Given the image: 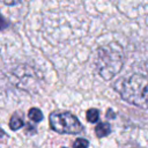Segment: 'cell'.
<instances>
[{"instance_id":"8","label":"cell","mask_w":148,"mask_h":148,"mask_svg":"<svg viewBox=\"0 0 148 148\" xmlns=\"http://www.w3.org/2000/svg\"><path fill=\"white\" fill-rule=\"evenodd\" d=\"M88 147H89V141L83 138H77L73 143V148H88Z\"/></svg>"},{"instance_id":"12","label":"cell","mask_w":148,"mask_h":148,"mask_svg":"<svg viewBox=\"0 0 148 148\" xmlns=\"http://www.w3.org/2000/svg\"><path fill=\"white\" fill-rule=\"evenodd\" d=\"M62 148H67V147H62Z\"/></svg>"},{"instance_id":"10","label":"cell","mask_w":148,"mask_h":148,"mask_svg":"<svg viewBox=\"0 0 148 148\" xmlns=\"http://www.w3.org/2000/svg\"><path fill=\"white\" fill-rule=\"evenodd\" d=\"M22 0H0V2L5 3V5H8V6H13V5H16L18 2H21Z\"/></svg>"},{"instance_id":"7","label":"cell","mask_w":148,"mask_h":148,"mask_svg":"<svg viewBox=\"0 0 148 148\" xmlns=\"http://www.w3.org/2000/svg\"><path fill=\"white\" fill-rule=\"evenodd\" d=\"M86 117H87V120L89 121V123H96L97 120H98V118H99V111L97 110V109H89L88 111H87V114H86Z\"/></svg>"},{"instance_id":"9","label":"cell","mask_w":148,"mask_h":148,"mask_svg":"<svg viewBox=\"0 0 148 148\" xmlns=\"http://www.w3.org/2000/svg\"><path fill=\"white\" fill-rule=\"evenodd\" d=\"M8 27V22L5 20V17L0 14V30H3V29H6Z\"/></svg>"},{"instance_id":"6","label":"cell","mask_w":148,"mask_h":148,"mask_svg":"<svg viewBox=\"0 0 148 148\" xmlns=\"http://www.w3.org/2000/svg\"><path fill=\"white\" fill-rule=\"evenodd\" d=\"M28 117H29L32 121H35V123H39V121H42L43 118H44L42 111H40L39 109H37V108H31V109L29 110V112H28Z\"/></svg>"},{"instance_id":"11","label":"cell","mask_w":148,"mask_h":148,"mask_svg":"<svg viewBox=\"0 0 148 148\" xmlns=\"http://www.w3.org/2000/svg\"><path fill=\"white\" fill-rule=\"evenodd\" d=\"M106 117H108V118H114V113H113V111L109 109L108 112H106Z\"/></svg>"},{"instance_id":"5","label":"cell","mask_w":148,"mask_h":148,"mask_svg":"<svg viewBox=\"0 0 148 148\" xmlns=\"http://www.w3.org/2000/svg\"><path fill=\"white\" fill-rule=\"evenodd\" d=\"M23 126H24L23 119H22L21 117H18L16 113L13 114L12 118H10V120H9V127H10V130L17 131L18 128H21V127H23Z\"/></svg>"},{"instance_id":"2","label":"cell","mask_w":148,"mask_h":148,"mask_svg":"<svg viewBox=\"0 0 148 148\" xmlns=\"http://www.w3.org/2000/svg\"><path fill=\"white\" fill-rule=\"evenodd\" d=\"M114 89L130 104L145 109L147 105V77L145 74H132L118 81Z\"/></svg>"},{"instance_id":"4","label":"cell","mask_w":148,"mask_h":148,"mask_svg":"<svg viewBox=\"0 0 148 148\" xmlns=\"http://www.w3.org/2000/svg\"><path fill=\"white\" fill-rule=\"evenodd\" d=\"M111 132V126L109 123H99L98 125H96L95 127V133L98 138H103L109 135Z\"/></svg>"},{"instance_id":"1","label":"cell","mask_w":148,"mask_h":148,"mask_svg":"<svg viewBox=\"0 0 148 148\" xmlns=\"http://www.w3.org/2000/svg\"><path fill=\"white\" fill-rule=\"evenodd\" d=\"M124 65V51L118 43H109L101 46L96 52L95 67L99 76L111 80L116 76Z\"/></svg>"},{"instance_id":"3","label":"cell","mask_w":148,"mask_h":148,"mask_svg":"<svg viewBox=\"0 0 148 148\" xmlns=\"http://www.w3.org/2000/svg\"><path fill=\"white\" fill-rule=\"evenodd\" d=\"M51 128L59 134H79L83 131L80 120L72 112H52L49 117Z\"/></svg>"}]
</instances>
